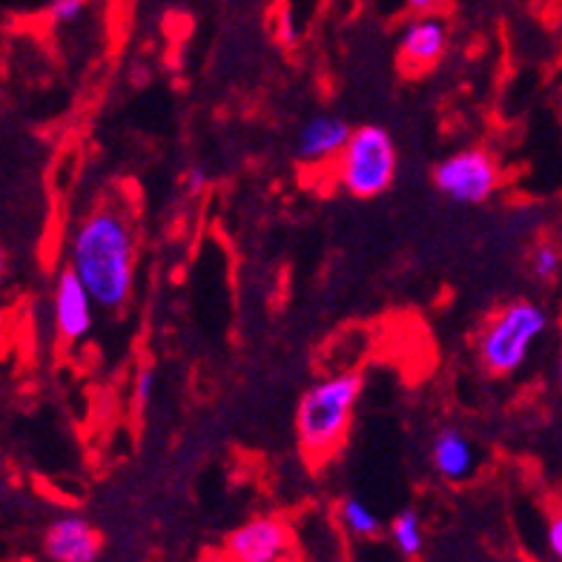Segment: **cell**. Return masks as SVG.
Returning <instances> with one entry per match:
<instances>
[{
    "mask_svg": "<svg viewBox=\"0 0 562 562\" xmlns=\"http://www.w3.org/2000/svg\"><path fill=\"white\" fill-rule=\"evenodd\" d=\"M44 554L53 562H95L101 537L83 517H60L44 533Z\"/></svg>",
    "mask_w": 562,
    "mask_h": 562,
    "instance_id": "9c48e42d",
    "label": "cell"
},
{
    "mask_svg": "<svg viewBox=\"0 0 562 562\" xmlns=\"http://www.w3.org/2000/svg\"><path fill=\"white\" fill-rule=\"evenodd\" d=\"M430 459H434V468L437 474L448 482H462L474 474L476 453L471 439L457 428H445L434 437L430 445Z\"/></svg>",
    "mask_w": 562,
    "mask_h": 562,
    "instance_id": "8fae6325",
    "label": "cell"
},
{
    "mask_svg": "<svg viewBox=\"0 0 562 562\" xmlns=\"http://www.w3.org/2000/svg\"><path fill=\"white\" fill-rule=\"evenodd\" d=\"M229 562H296V542L288 519L261 514L227 537Z\"/></svg>",
    "mask_w": 562,
    "mask_h": 562,
    "instance_id": "8992f818",
    "label": "cell"
},
{
    "mask_svg": "<svg viewBox=\"0 0 562 562\" xmlns=\"http://www.w3.org/2000/svg\"><path fill=\"white\" fill-rule=\"evenodd\" d=\"M560 385H562V359H560Z\"/></svg>",
    "mask_w": 562,
    "mask_h": 562,
    "instance_id": "ffe728a7",
    "label": "cell"
},
{
    "mask_svg": "<svg viewBox=\"0 0 562 562\" xmlns=\"http://www.w3.org/2000/svg\"><path fill=\"white\" fill-rule=\"evenodd\" d=\"M359 393H362V373L356 370L318 379L302 393L296 411V434L302 453L313 465L327 462L341 448Z\"/></svg>",
    "mask_w": 562,
    "mask_h": 562,
    "instance_id": "7a4b0ae2",
    "label": "cell"
},
{
    "mask_svg": "<svg viewBox=\"0 0 562 562\" xmlns=\"http://www.w3.org/2000/svg\"><path fill=\"white\" fill-rule=\"evenodd\" d=\"M562 270V250L554 241H540L531 252V273L540 281H554Z\"/></svg>",
    "mask_w": 562,
    "mask_h": 562,
    "instance_id": "5bb4252c",
    "label": "cell"
},
{
    "mask_svg": "<svg viewBox=\"0 0 562 562\" xmlns=\"http://www.w3.org/2000/svg\"><path fill=\"white\" fill-rule=\"evenodd\" d=\"M339 519L341 526H345V531H348L350 537H359V540H373V537H379V531H382V522H379L376 514H373L362 499H356V496H348V499L339 505Z\"/></svg>",
    "mask_w": 562,
    "mask_h": 562,
    "instance_id": "7c38bea8",
    "label": "cell"
},
{
    "mask_svg": "<svg viewBox=\"0 0 562 562\" xmlns=\"http://www.w3.org/2000/svg\"><path fill=\"white\" fill-rule=\"evenodd\" d=\"M434 187L445 199L457 201V204H482L499 187V167L488 149H462L437 164Z\"/></svg>",
    "mask_w": 562,
    "mask_h": 562,
    "instance_id": "5b68a950",
    "label": "cell"
},
{
    "mask_svg": "<svg viewBox=\"0 0 562 562\" xmlns=\"http://www.w3.org/2000/svg\"><path fill=\"white\" fill-rule=\"evenodd\" d=\"M69 267L87 284L95 304L104 311H121L135 281V233L126 213L110 204L89 210L75 227Z\"/></svg>",
    "mask_w": 562,
    "mask_h": 562,
    "instance_id": "6da1fadb",
    "label": "cell"
},
{
    "mask_svg": "<svg viewBox=\"0 0 562 562\" xmlns=\"http://www.w3.org/2000/svg\"><path fill=\"white\" fill-rule=\"evenodd\" d=\"M89 0H49V18L55 23H72L81 18Z\"/></svg>",
    "mask_w": 562,
    "mask_h": 562,
    "instance_id": "9a60e30c",
    "label": "cell"
},
{
    "mask_svg": "<svg viewBox=\"0 0 562 562\" xmlns=\"http://www.w3.org/2000/svg\"><path fill=\"white\" fill-rule=\"evenodd\" d=\"M448 49V26L437 15L414 18L402 32L400 64L405 72H428Z\"/></svg>",
    "mask_w": 562,
    "mask_h": 562,
    "instance_id": "ba28073f",
    "label": "cell"
},
{
    "mask_svg": "<svg viewBox=\"0 0 562 562\" xmlns=\"http://www.w3.org/2000/svg\"><path fill=\"white\" fill-rule=\"evenodd\" d=\"M353 130L339 115H316L299 130L296 156L304 164H327L339 158Z\"/></svg>",
    "mask_w": 562,
    "mask_h": 562,
    "instance_id": "30bf717a",
    "label": "cell"
},
{
    "mask_svg": "<svg viewBox=\"0 0 562 562\" xmlns=\"http://www.w3.org/2000/svg\"><path fill=\"white\" fill-rule=\"evenodd\" d=\"M407 9H411L416 18H428L439 9V0H407Z\"/></svg>",
    "mask_w": 562,
    "mask_h": 562,
    "instance_id": "ac0fdd59",
    "label": "cell"
},
{
    "mask_svg": "<svg viewBox=\"0 0 562 562\" xmlns=\"http://www.w3.org/2000/svg\"><path fill=\"white\" fill-rule=\"evenodd\" d=\"M548 316L537 302L519 299L508 302L482 325L476 336V356L485 373L491 376H508L526 364L533 341L546 334Z\"/></svg>",
    "mask_w": 562,
    "mask_h": 562,
    "instance_id": "3957f363",
    "label": "cell"
},
{
    "mask_svg": "<svg viewBox=\"0 0 562 562\" xmlns=\"http://www.w3.org/2000/svg\"><path fill=\"white\" fill-rule=\"evenodd\" d=\"M187 187H190V193H201L207 187V176H204L201 167H193V172L187 176Z\"/></svg>",
    "mask_w": 562,
    "mask_h": 562,
    "instance_id": "d6986e66",
    "label": "cell"
},
{
    "mask_svg": "<svg viewBox=\"0 0 562 562\" xmlns=\"http://www.w3.org/2000/svg\"><path fill=\"white\" fill-rule=\"evenodd\" d=\"M548 548L557 562H562V514H554L548 522Z\"/></svg>",
    "mask_w": 562,
    "mask_h": 562,
    "instance_id": "e0dca14e",
    "label": "cell"
},
{
    "mask_svg": "<svg viewBox=\"0 0 562 562\" xmlns=\"http://www.w3.org/2000/svg\"><path fill=\"white\" fill-rule=\"evenodd\" d=\"M133 396H135V405L144 407L153 402L156 396V373L149 368L138 370V376H135V387H133Z\"/></svg>",
    "mask_w": 562,
    "mask_h": 562,
    "instance_id": "2e32d148",
    "label": "cell"
},
{
    "mask_svg": "<svg viewBox=\"0 0 562 562\" xmlns=\"http://www.w3.org/2000/svg\"><path fill=\"white\" fill-rule=\"evenodd\" d=\"M391 540L405 557L422 554L425 548V533H422V519L416 510H402L400 517L391 522Z\"/></svg>",
    "mask_w": 562,
    "mask_h": 562,
    "instance_id": "4fadbf2b",
    "label": "cell"
},
{
    "mask_svg": "<svg viewBox=\"0 0 562 562\" xmlns=\"http://www.w3.org/2000/svg\"><path fill=\"white\" fill-rule=\"evenodd\" d=\"M92 307H95V299L87 290V284L78 279L72 267L64 270L55 281L53 293V316L60 339L69 341V345L87 339L89 330H92Z\"/></svg>",
    "mask_w": 562,
    "mask_h": 562,
    "instance_id": "52a82bcc",
    "label": "cell"
},
{
    "mask_svg": "<svg viewBox=\"0 0 562 562\" xmlns=\"http://www.w3.org/2000/svg\"><path fill=\"white\" fill-rule=\"evenodd\" d=\"M396 147L376 124L356 126L350 140L336 158V181L353 199H376L391 190L396 178Z\"/></svg>",
    "mask_w": 562,
    "mask_h": 562,
    "instance_id": "277c9868",
    "label": "cell"
}]
</instances>
